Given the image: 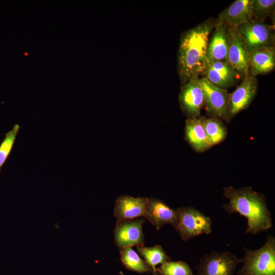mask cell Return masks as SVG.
<instances>
[{"instance_id":"21","label":"cell","mask_w":275,"mask_h":275,"mask_svg":"<svg viewBox=\"0 0 275 275\" xmlns=\"http://www.w3.org/2000/svg\"><path fill=\"white\" fill-rule=\"evenodd\" d=\"M120 254V260L127 269L141 273L152 272L151 268L131 247L121 249Z\"/></svg>"},{"instance_id":"17","label":"cell","mask_w":275,"mask_h":275,"mask_svg":"<svg viewBox=\"0 0 275 275\" xmlns=\"http://www.w3.org/2000/svg\"><path fill=\"white\" fill-rule=\"evenodd\" d=\"M226 27L227 25L224 24H215L213 32L208 41L207 50L208 60L219 61L229 64Z\"/></svg>"},{"instance_id":"23","label":"cell","mask_w":275,"mask_h":275,"mask_svg":"<svg viewBox=\"0 0 275 275\" xmlns=\"http://www.w3.org/2000/svg\"><path fill=\"white\" fill-rule=\"evenodd\" d=\"M275 8L274 0H252V19L264 22L273 15Z\"/></svg>"},{"instance_id":"7","label":"cell","mask_w":275,"mask_h":275,"mask_svg":"<svg viewBox=\"0 0 275 275\" xmlns=\"http://www.w3.org/2000/svg\"><path fill=\"white\" fill-rule=\"evenodd\" d=\"M203 93L205 105L212 117L228 122L229 93L227 89L219 88L205 77L199 78Z\"/></svg>"},{"instance_id":"10","label":"cell","mask_w":275,"mask_h":275,"mask_svg":"<svg viewBox=\"0 0 275 275\" xmlns=\"http://www.w3.org/2000/svg\"><path fill=\"white\" fill-rule=\"evenodd\" d=\"M199 78L190 79L181 85L179 96L180 107L188 118H199L205 105Z\"/></svg>"},{"instance_id":"22","label":"cell","mask_w":275,"mask_h":275,"mask_svg":"<svg viewBox=\"0 0 275 275\" xmlns=\"http://www.w3.org/2000/svg\"><path fill=\"white\" fill-rule=\"evenodd\" d=\"M157 275H194L189 265L182 261L170 260L156 268Z\"/></svg>"},{"instance_id":"16","label":"cell","mask_w":275,"mask_h":275,"mask_svg":"<svg viewBox=\"0 0 275 275\" xmlns=\"http://www.w3.org/2000/svg\"><path fill=\"white\" fill-rule=\"evenodd\" d=\"M250 72L255 76L272 70L275 66V48L269 46L249 51Z\"/></svg>"},{"instance_id":"13","label":"cell","mask_w":275,"mask_h":275,"mask_svg":"<svg viewBox=\"0 0 275 275\" xmlns=\"http://www.w3.org/2000/svg\"><path fill=\"white\" fill-rule=\"evenodd\" d=\"M252 0H236L219 15L215 24L236 28L252 19Z\"/></svg>"},{"instance_id":"15","label":"cell","mask_w":275,"mask_h":275,"mask_svg":"<svg viewBox=\"0 0 275 275\" xmlns=\"http://www.w3.org/2000/svg\"><path fill=\"white\" fill-rule=\"evenodd\" d=\"M148 198L124 196L116 201L114 214L117 220H132L145 217Z\"/></svg>"},{"instance_id":"24","label":"cell","mask_w":275,"mask_h":275,"mask_svg":"<svg viewBox=\"0 0 275 275\" xmlns=\"http://www.w3.org/2000/svg\"><path fill=\"white\" fill-rule=\"evenodd\" d=\"M19 129L18 124L14 125L12 129L5 134L0 144V172L11 152Z\"/></svg>"},{"instance_id":"3","label":"cell","mask_w":275,"mask_h":275,"mask_svg":"<svg viewBox=\"0 0 275 275\" xmlns=\"http://www.w3.org/2000/svg\"><path fill=\"white\" fill-rule=\"evenodd\" d=\"M243 265L238 275H275V238L268 235L265 244L256 250L243 248Z\"/></svg>"},{"instance_id":"20","label":"cell","mask_w":275,"mask_h":275,"mask_svg":"<svg viewBox=\"0 0 275 275\" xmlns=\"http://www.w3.org/2000/svg\"><path fill=\"white\" fill-rule=\"evenodd\" d=\"M137 250L144 259L146 263L151 268L153 275H157L156 267L157 265H162L170 260V258L167 255L162 247L159 245H155L152 247L138 246Z\"/></svg>"},{"instance_id":"25","label":"cell","mask_w":275,"mask_h":275,"mask_svg":"<svg viewBox=\"0 0 275 275\" xmlns=\"http://www.w3.org/2000/svg\"><path fill=\"white\" fill-rule=\"evenodd\" d=\"M119 273H120V274L121 275H124L122 271H120L119 272Z\"/></svg>"},{"instance_id":"4","label":"cell","mask_w":275,"mask_h":275,"mask_svg":"<svg viewBox=\"0 0 275 275\" xmlns=\"http://www.w3.org/2000/svg\"><path fill=\"white\" fill-rule=\"evenodd\" d=\"M178 217L174 227L184 241L202 234L211 232L212 222L208 216L192 207H181L176 209Z\"/></svg>"},{"instance_id":"8","label":"cell","mask_w":275,"mask_h":275,"mask_svg":"<svg viewBox=\"0 0 275 275\" xmlns=\"http://www.w3.org/2000/svg\"><path fill=\"white\" fill-rule=\"evenodd\" d=\"M226 32L228 63L243 78L250 73L247 47L235 28L227 25Z\"/></svg>"},{"instance_id":"6","label":"cell","mask_w":275,"mask_h":275,"mask_svg":"<svg viewBox=\"0 0 275 275\" xmlns=\"http://www.w3.org/2000/svg\"><path fill=\"white\" fill-rule=\"evenodd\" d=\"M242 262L230 252H212L203 257L196 267L197 275H233L237 265Z\"/></svg>"},{"instance_id":"5","label":"cell","mask_w":275,"mask_h":275,"mask_svg":"<svg viewBox=\"0 0 275 275\" xmlns=\"http://www.w3.org/2000/svg\"><path fill=\"white\" fill-rule=\"evenodd\" d=\"M235 29L244 41L248 51L274 46V35L272 25L252 19Z\"/></svg>"},{"instance_id":"1","label":"cell","mask_w":275,"mask_h":275,"mask_svg":"<svg viewBox=\"0 0 275 275\" xmlns=\"http://www.w3.org/2000/svg\"><path fill=\"white\" fill-rule=\"evenodd\" d=\"M215 23L213 19L206 20L181 34L178 53V72L181 85L202 75L208 61L209 36Z\"/></svg>"},{"instance_id":"2","label":"cell","mask_w":275,"mask_h":275,"mask_svg":"<svg viewBox=\"0 0 275 275\" xmlns=\"http://www.w3.org/2000/svg\"><path fill=\"white\" fill-rule=\"evenodd\" d=\"M224 196L229 200L228 204L223 205L226 212H237L246 218V233L256 234L272 227L271 214L261 194L251 187L235 189L228 186L224 189Z\"/></svg>"},{"instance_id":"14","label":"cell","mask_w":275,"mask_h":275,"mask_svg":"<svg viewBox=\"0 0 275 275\" xmlns=\"http://www.w3.org/2000/svg\"><path fill=\"white\" fill-rule=\"evenodd\" d=\"M145 217L159 230L164 225L175 226L177 221V212L163 201L156 199H148Z\"/></svg>"},{"instance_id":"9","label":"cell","mask_w":275,"mask_h":275,"mask_svg":"<svg viewBox=\"0 0 275 275\" xmlns=\"http://www.w3.org/2000/svg\"><path fill=\"white\" fill-rule=\"evenodd\" d=\"M257 90L256 77L250 72L243 77L235 90L229 94L228 121L249 106L256 95Z\"/></svg>"},{"instance_id":"19","label":"cell","mask_w":275,"mask_h":275,"mask_svg":"<svg viewBox=\"0 0 275 275\" xmlns=\"http://www.w3.org/2000/svg\"><path fill=\"white\" fill-rule=\"evenodd\" d=\"M200 119L212 146L225 140L227 130L221 120L214 117H200Z\"/></svg>"},{"instance_id":"18","label":"cell","mask_w":275,"mask_h":275,"mask_svg":"<svg viewBox=\"0 0 275 275\" xmlns=\"http://www.w3.org/2000/svg\"><path fill=\"white\" fill-rule=\"evenodd\" d=\"M186 141L197 152H204L212 146L199 118H188L185 125Z\"/></svg>"},{"instance_id":"12","label":"cell","mask_w":275,"mask_h":275,"mask_svg":"<svg viewBox=\"0 0 275 275\" xmlns=\"http://www.w3.org/2000/svg\"><path fill=\"white\" fill-rule=\"evenodd\" d=\"M202 75L214 86L224 89L233 86L240 76L229 64L209 60Z\"/></svg>"},{"instance_id":"11","label":"cell","mask_w":275,"mask_h":275,"mask_svg":"<svg viewBox=\"0 0 275 275\" xmlns=\"http://www.w3.org/2000/svg\"><path fill=\"white\" fill-rule=\"evenodd\" d=\"M144 219L117 220L114 229L116 245L120 249L142 246L144 243L142 226Z\"/></svg>"}]
</instances>
